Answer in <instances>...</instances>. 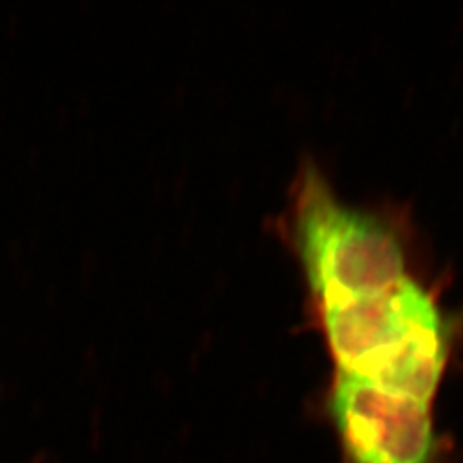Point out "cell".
Masks as SVG:
<instances>
[{
    "label": "cell",
    "instance_id": "obj_1",
    "mask_svg": "<svg viewBox=\"0 0 463 463\" xmlns=\"http://www.w3.org/2000/svg\"><path fill=\"white\" fill-rule=\"evenodd\" d=\"M321 323L336 373L432 402L447 364L436 302L405 279L374 296L321 304Z\"/></svg>",
    "mask_w": 463,
    "mask_h": 463
},
{
    "label": "cell",
    "instance_id": "obj_2",
    "mask_svg": "<svg viewBox=\"0 0 463 463\" xmlns=\"http://www.w3.org/2000/svg\"><path fill=\"white\" fill-rule=\"evenodd\" d=\"M294 235L319 304L374 296L407 279L397 235L374 216L344 204L316 170L300 184Z\"/></svg>",
    "mask_w": 463,
    "mask_h": 463
},
{
    "label": "cell",
    "instance_id": "obj_3",
    "mask_svg": "<svg viewBox=\"0 0 463 463\" xmlns=\"http://www.w3.org/2000/svg\"><path fill=\"white\" fill-rule=\"evenodd\" d=\"M430 403L361 376L336 373L330 412L352 463H434Z\"/></svg>",
    "mask_w": 463,
    "mask_h": 463
}]
</instances>
